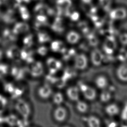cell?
<instances>
[{
	"label": "cell",
	"mask_w": 127,
	"mask_h": 127,
	"mask_svg": "<svg viewBox=\"0 0 127 127\" xmlns=\"http://www.w3.org/2000/svg\"><path fill=\"white\" fill-rule=\"evenodd\" d=\"M66 83V82L64 81L62 79V78L61 79L58 78L54 85L57 88L61 89V88H63L65 86Z\"/></svg>",
	"instance_id": "34"
},
{
	"label": "cell",
	"mask_w": 127,
	"mask_h": 127,
	"mask_svg": "<svg viewBox=\"0 0 127 127\" xmlns=\"http://www.w3.org/2000/svg\"><path fill=\"white\" fill-rule=\"evenodd\" d=\"M8 71V67L4 64H0V77L7 74Z\"/></svg>",
	"instance_id": "35"
},
{
	"label": "cell",
	"mask_w": 127,
	"mask_h": 127,
	"mask_svg": "<svg viewBox=\"0 0 127 127\" xmlns=\"http://www.w3.org/2000/svg\"><path fill=\"white\" fill-rule=\"evenodd\" d=\"M24 0V1H25V2L28 3V2H30L32 0Z\"/></svg>",
	"instance_id": "41"
},
{
	"label": "cell",
	"mask_w": 127,
	"mask_h": 127,
	"mask_svg": "<svg viewBox=\"0 0 127 127\" xmlns=\"http://www.w3.org/2000/svg\"><path fill=\"white\" fill-rule=\"evenodd\" d=\"M57 79L58 78H55V77L52 76V75L50 74L46 76L45 78V81L47 82V84H48V85H50V84L54 85L55 82L56 81Z\"/></svg>",
	"instance_id": "33"
},
{
	"label": "cell",
	"mask_w": 127,
	"mask_h": 127,
	"mask_svg": "<svg viewBox=\"0 0 127 127\" xmlns=\"http://www.w3.org/2000/svg\"><path fill=\"white\" fill-rule=\"evenodd\" d=\"M4 88L5 92L11 95L14 92L15 87L12 83H7L4 85Z\"/></svg>",
	"instance_id": "32"
},
{
	"label": "cell",
	"mask_w": 127,
	"mask_h": 127,
	"mask_svg": "<svg viewBox=\"0 0 127 127\" xmlns=\"http://www.w3.org/2000/svg\"><path fill=\"white\" fill-rule=\"evenodd\" d=\"M103 90L100 97V100L102 102H108L112 98L111 93L109 91L106 90V89Z\"/></svg>",
	"instance_id": "24"
},
{
	"label": "cell",
	"mask_w": 127,
	"mask_h": 127,
	"mask_svg": "<svg viewBox=\"0 0 127 127\" xmlns=\"http://www.w3.org/2000/svg\"><path fill=\"white\" fill-rule=\"evenodd\" d=\"M121 127H127V117L123 118L121 123Z\"/></svg>",
	"instance_id": "38"
},
{
	"label": "cell",
	"mask_w": 127,
	"mask_h": 127,
	"mask_svg": "<svg viewBox=\"0 0 127 127\" xmlns=\"http://www.w3.org/2000/svg\"><path fill=\"white\" fill-rule=\"evenodd\" d=\"M38 41L41 43L48 42L50 40L49 36L45 32H39L38 34Z\"/></svg>",
	"instance_id": "26"
},
{
	"label": "cell",
	"mask_w": 127,
	"mask_h": 127,
	"mask_svg": "<svg viewBox=\"0 0 127 127\" xmlns=\"http://www.w3.org/2000/svg\"><path fill=\"white\" fill-rule=\"evenodd\" d=\"M11 74L15 79L20 80L22 79L25 76V71L24 69L14 67L11 69Z\"/></svg>",
	"instance_id": "15"
},
{
	"label": "cell",
	"mask_w": 127,
	"mask_h": 127,
	"mask_svg": "<svg viewBox=\"0 0 127 127\" xmlns=\"http://www.w3.org/2000/svg\"><path fill=\"white\" fill-rule=\"evenodd\" d=\"M34 11L38 15H45L47 14L49 15L54 14L55 11L52 9L49 8L48 6L44 4L40 3L36 6Z\"/></svg>",
	"instance_id": "8"
},
{
	"label": "cell",
	"mask_w": 127,
	"mask_h": 127,
	"mask_svg": "<svg viewBox=\"0 0 127 127\" xmlns=\"http://www.w3.org/2000/svg\"><path fill=\"white\" fill-rule=\"evenodd\" d=\"M29 71L32 76L34 77H37L41 76L43 73L42 64L40 62H32Z\"/></svg>",
	"instance_id": "3"
},
{
	"label": "cell",
	"mask_w": 127,
	"mask_h": 127,
	"mask_svg": "<svg viewBox=\"0 0 127 127\" xmlns=\"http://www.w3.org/2000/svg\"><path fill=\"white\" fill-rule=\"evenodd\" d=\"M105 112L110 116H114L118 114L119 108L117 104H111L107 106L105 108Z\"/></svg>",
	"instance_id": "14"
},
{
	"label": "cell",
	"mask_w": 127,
	"mask_h": 127,
	"mask_svg": "<svg viewBox=\"0 0 127 127\" xmlns=\"http://www.w3.org/2000/svg\"><path fill=\"white\" fill-rule=\"evenodd\" d=\"M19 120L17 116L14 115H10L5 117V122L11 126H16Z\"/></svg>",
	"instance_id": "21"
},
{
	"label": "cell",
	"mask_w": 127,
	"mask_h": 127,
	"mask_svg": "<svg viewBox=\"0 0 127 127\" xmlns=\"http://www.w3.org/2000/svg\"><path fill=\"white\" fill-rule=\"evenodd\" d=\"M116 124L114 122H110L109 125H108V127H116Z\"/></svg>",
	"instance_id": "40"
},
{
	"label": "cell",
	"mask_w": 127,
	"mask_h": 127,
	"mask_svg": "<svg viewBox=\"0 0 127 127\" xmlns=\"http://www.w3.org/2000/svg\"><path fill=\"white\" fill-rule=\"evenodd\" d=\"M76 108L80 113H84L88 111V104L85 101L78 100L76 103Z\"/></svg>",
	"instance_id": "23"
},
{
	"label": "cell",
	"mask_w": 127,
	"mask_h": 127,
	"mask_svg": "<svg viewBox=\"0 0 127 127\" xmlns=\"http://www.w3.org/2000/svg\"><path fill=\"white\" fill-rule=\"evenodd\" d=\"M88 127H101V122L99 118L95 116H90L87 118Z\"/></svg>",
	"instance_id": "16"
},
{
	"label": "cell",
	"mask_w": 127,
	"mask_h": 127,
	"mask_svg": "<svg viewBox=\"0 0 127 127\" xmlns=\"http://www.w3.org/2000/svg\"><path fill=\"white\" fill-rule=\"evenodd\" d=\"M23 43L25 48H29L31 47L33 43V37L32 34L27 36L23 40Z\"/></svg>",
	"instance_id": "28"
},
{
	"label": "cell",
	"mask_w": 127,
	"mask_h": 127,
	"mask_svg": "<svg viewBox=\"0 0 127 127\" xmlns=\"http://www.w3.org/2000/svg\"><path fill=\"white\" fill-rule=\"evenodd\" d=\"M48 51L47 48L44 46H42L38 48L37 52L41 56H44L48 53Z\"/></svg>",
	"instance_id": "37"
},
{
	"label": "cell",
	"mask_w": 127,
	"mask_h": 127,
	"mask_svg": "<svg viewBox=\"0 0 127 127\" xmlns=\"http://www.w3.org/2000/svg\"><path fill=\"white\" fill-rule=\"evenodd\" d=\"M67 39L68 42L75 44L79 40L80 35L76 32H71L67 34Z\"/></svg>",
	"instance_id": "22"
},
{
	"label": "cell",
	"mask_w": 127,
	"mask_h": 127,
	"mask_svg": "<svg viewBox=\"0 0 127 127\" xmlns=\"http://www.w3.org/2000/svg\"><path fill=\"white\" fill-rule=\"evenodd\" d=\"M83 57L82 55L77 58L75 61V67L79 70H84L86 67L87 61L86 59H82Z\"/></svg>",
	"instance_id": "19"
},
{
	"label": "cell",
	"mask_w": 127,
	"mask_h": 127,
	"mask_svg": "<svg viewBox=\"0 0 127 127\" xmlns=\"http://www.w3.org/2000/svg\"><path fill=\"white\" fill-rule=\"evenodd\" d=\"M15 34H14L13 32H11V31L8 29H6L3 32V37L4 39L7 41L12 42L15 41L16 39Z\"/></svg>",
	"instance_id": "20"
},
{
	"label": "cell",
	"mask_w": 127,
	"mask_h": 127,
	"mask_svg": "<svg viewBox=\"0 0 127 127\" xmlns=\"http://www.w3.org/2000/svg\"><path fill=\"white\" fill-rule=\"evenodd\" d=\"M5 122V117H2L0 115V124L3 123Z\"/></svg>",
	"instance_id": "39"
},
{
	"label": "cell",
	"mask_w": 127,
	"mask_h": 127,
	"mask_svg": "<svg viewBox=\"0 0 127 127\" xmlns=\"http://www.w3.org/2000/svg\"><path fill=\"white\" fill-rule=\"evenodd\" d=\"M63 127H69V126H64Z\"/></svg>",
	"instance_id": "43"
},
{
	"label": "cell",
	"mask_w": 127,
	"mask_h": 127,
	"mask_svg": "<svg viewBox=\"0 0 127 127\" xmlns=\"http://www.w3.org/2000/svg\"><path fill=\"white\" fill-rule=\"evenodd\" d=\"M7 57L15 60H18L21 58V51L16 46H12L7 51Z\"/></svg>",
	"instance_id": "9"
},
{
	"label": "cell",
	"mask_w": 127,
	"mask_h": 127,
	"mask_svg": "<svg viewBox=\"0 0 127 127\" xmlns=\"http://www.w3.org/2000/svg\"><path fill=\"white\" fill-rule=\"evenodd\" d=\"M117 76L121 81L127 82V65H122L117 70Z\"/></svg>",
	"instance_id": "11"
},
{
	"label": "cell",
	"mask_w": 127,
	"mask_h": 127,
	"mask_svg": "<svg viewBox=\"0 0 127 127\" xmlns=\"http://www.w3.org/2000/svg\"><path fill=\"white\" fill-rule=\"evenodd\" d=\"M95 84L97 88L101 90L106 89L108 87V82L106 77L103 75L98 76L95 80Z\"/></svg>",
	"instance_id": "10"
},
{
	"label": "cell",
	"mask_w": 127,
	"mask_h": 127,
	"mask_svg": "<svg viewBox=\"0 0 127 127\" xmlns=\"http://www.w3.org/2000/svg\"><path fill=\"white\" fill-rule=\"evenodd\" d=\"M51 49L55 52L63 53L65 50L64 45L61 41H55L51 43Z\"/></svg>",
	"instance_id": "17"
},
{
	"label": "cell",
	"mask_w": 127,
	"mask_h": 127,
	"mask_svg": "<svg viewBox=\"0 0 127 127\" xmlns=\"http://www.w3.org/2000/svg\"><path fill=\"white\" fill-rule=\"evenodd\" d=\"M63 95L61 92H58L54 94L53 97V101L55 104L60 105L63 102Z\"/></svg>",
	"instance_id": "25"
},
{
	"label": "cell",
	"mask_w": 127,
	"mask_h": 127,
	"mask_svg": "<svg viewBox=\"0 0 127 127\" xmlns=\"http://www.w3.org/2000/svg\"><path fill=\"white\" fill-rule=\"evenodd\" d=\"M54 117L57 122H62L64 121L67 116V111L62 106H58L54 111Z\"/></svg>",
	"instance_id": "4"
},
{
	"label": "cell",
	"mask_w": 127,
	"mask_h": 127,
	"mask_svg": "<svg viewBox=\"0 0 127 127\" xmlns=\"http://www.w3.org/2000/svg\"><path fill=\"white\" fill-rule=\"evenodd\" d=\"M47 63L49 69L50 74L51 75L55 74L62 67V63L53 58H48Z\"/></svg>",
	"instance_id": "5"
},
{
	"label": "cell",
	"mask_w": 127,
	"mask_h": 127,
	"mask_svg": "<svg viewBox=\"0 0 127 127\" xmlns=\"http://www.w3.org/2000/svg\"><path fill=\"white\" fill-rule=\"evenodd\" d=\"M24 92V91L22 88L19 87H15L14 92L11 94L12 97L14 98H17L18 97H20L21 95H23Z\"/></svg>",
	"instance_id": "30"
},
{
	"label": "cell",
	"mask_w": 127,
	"mask_h": 127,
	"mask_svg": "<svg viewBox=\"0 0 127 127\" xmlns=\"http://www.w3.org/2000/svg\"><path fill=\"white\" fill-rule=\"evenodd\" d=\"M15 108L24 119H28L31 114V108L26 101L23 99H19L16 102Z\"/></svg>",
	"instance_id": "1"
},
{
	"label": "cell",
	"mask_w": 127,
	"mask_h": 127,
	"mask_svg": "<svg viewBox=\"0 0 127 127\" xmlns=\"http://www.w3.org/2000/svg\"><path fill=\"white\" fill-rule=\"evenodd\" d=\"M80 92L83 94L85 99L88 101H93L97 96V92L94 88L83 83H80L78 87Z\"/></svg>",
	"instance_id": "2"
},
{
	"label": "cell",
	"mask_w": 127,
	"mask_h": 127,
	"mask_svg": "<svg viewBox=\"0 0 127 127\" xmlns=\"http://www.w3.org/2000/svg\"><path fill=\"white\" fill-rule=\"evenodd\" d=\"M6 0H0V2L1 3H3V2H4Z\"/></svg>",
	"instance_id": "42"
},
{
	"label": "cell",
	"mask_w": 127,
	"mask_h": 127,
	"mask_svg": "<svg viewBox=\"0 0 127 127\" xmlns=\"http://www.w3.org/2000/svg\"><path fill=\"white\" fill-rule=\"evenodd\" d=\"M66 94L67 97L71 101L77 102L79 100L80 92L79 88L77 87H69L67 90Z\"/></svg>",
	"instance_id": "7"
},
{
	"label": "cell",
	"mask_w": 127,
	"mask_h": 127,
	"mask_svg": "<svg viewBox=\"0 0 127 127\" xmlns=\"http://www.w3.org/2000/svg\"><path fill=\"white\" fill-rule=\"evenodd\" d=\"M33 53V51L28 49V48H25L21 51V58L26 61L29 63H31L34 62L32 58Z\"/></svg>",
	"instance_id": "12"
},
{
	"label": "cell",
	"mask_w": 127,
	"mask_h": 127,
	"mask_svg": "<svg viewBox=\"0 0 127 127\" xmlns=\"http://www.w3.org/2000/svg\"><path fill=\"white\" fill-rule=\"evenodd\" d=\"M52 90L49 85L45 84L40 87L38 90V95L41 98L44 100L49 98L52 95Z\"/></svg>",
	"instance_id": "6"
},
{
	"label": "cell",
	"mask_w": 127,
	"mask_h": 127,
	"mask_svg": "<svg viewBox=\"0 0 127 127\" xmlns=\"http://www.w3.org/2000/svg\"><path fill=\"white\" fill-rule=\"evenodd\" d=\"M4 21L6 23H11L14 21L15 18L14 16L13 12L12 11H9L6 14H5L3 18Z\"/></svg>",
	"instance_id": "29"
},
{
	"label": "cell",
	"mask_w": 127,
	"mask_h": 127,
	"mask_svg": "<svg viewBox=\"0 0 127 127\" xmlns=\"http://www.w3.org/2000/svg\"><path fill=\"white\" fill-rule=\"evenodd\" d=\"M29 27L28 24L24 23H18L14 26L13 32L14 34H18L28 31Z\"/></svg>",
	"instance_id": "13"
},
{
	"label": "cell",
	"mask_w": 127,
	"mask_h": 127,
	"mask_svg": "<svg viewBox=\"0 0 127 127\" xmlns=\"http://www.w3.org/2000/svg\"><path fill=\"white\" fill-rule=\"evenodd\" d=\"M19 11L21 17L23 19L27 20L30 17V14L28 9L25 6H20L19 7Z\"/></svg>",
	"instance_id": "27"
},
{
	"label": "cell",
	"mask_w": 127,
	"mask_h": 127,
	"mask_svg": "<svg viewBox=\"0 0 127 127\" xmlns=\"http://www.w3.org/2000/svg\"><path fill=\"white\" fill-rule=\"evenodd\" d=\"M28 125V119H24L23 120H19L16 126L18 127H27Z\"/></svg>",
	"instance_id": "36"
},
{
	"label": "cell",
	"mask_w": 127,
	"mask_h": 127,
	"mask_svg": "<svg viewBox=\"0 0 127 127\" xmlns=\"http://www.w3.org/2000/svg\"><path fill=\"white\" fill-rule=\"evenodd\" d=\"M7 103V99L2 96L0 99V115H1L5 111Z\"/></svg>",
	"instance_id": "31"
},
{
	"label": "cell",
	"mask_w": 127,
	"mask_h": 127,
	"mask_svg": "<svg viewBox=\"0 0 127 127\" xmlns=\"http://www.w3.org/2000/svg\"><path fill=\"white\" fill-rule=\"evenodd\" d=\"M51 28L53 31L59 33L63 32L64 29L62 18L60 17H57L55 20V22L53 23Z\"/></svg>",
	"instance_id": "18"
}]
</instances>
